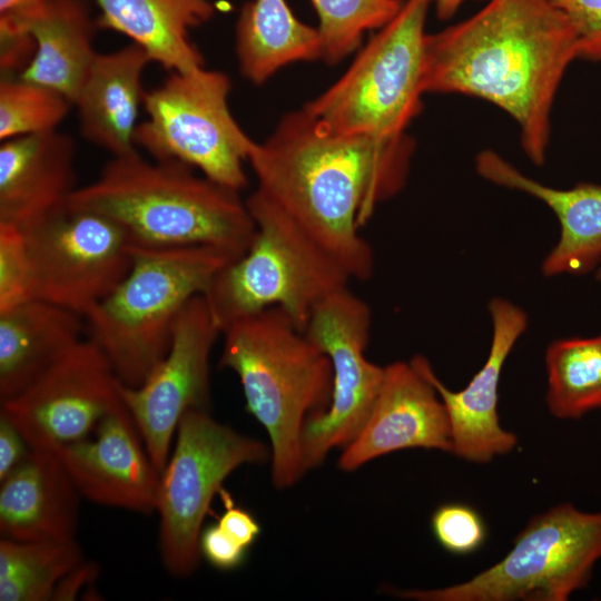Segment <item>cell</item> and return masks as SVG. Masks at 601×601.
<instances>
[{"label":"cell","mask_w":601,"mask_h":601,"mask_svg":"<svg viewBox=\"0 0 601 601\" xmlns=\"http://www.w3.org/2000/svg\"><path fill=\"white\" fill-rule=\"evenodd\" d=\"M248 549L240 545L216 524L203 528L199 536L200 556L220 571H231L239 568Z\"/></svg>","instance_id":"cell-33"},{"label":"cell","mask_w":601,"mask_h":601,"mask_svg":"<svg viewBox=\"0 0 601 601\" xmlns=\"http://www.w3.org/2000/svg\"><path fill=\"white\" fill-rule=\"evenodd\" d=\"M76 147L59 130L0 146V224L19 228L63 208L77 189Z\"/></svg>","instance_id":"cell-18"},{"label":"cell","mask_w":601,"mask_h":601,"mask_svg":"<svg viewBox=\"0 0 601 601\" xmlns=\"http://www.w3.org/2000/svg\"><path fill=\"white\" fill-rule=\"evenodd\" d=\"M601 559V511L570 503L530 520L508 554L462 583L395 594L417 601H564L589 584Z\"/></svg>","instance_id":"cell-8"},{"label":"cell","mask_w":601,"mask_h":601,"mask_svg":"<svg viewBox=\"0 0 601 601\" xmlns=\"http://www.w3.org/2000/svg\"><path fill=\"white\" fill-rule=\"evenodd\" d=\"M492 319V342L487 358L480 371L461 391L449 390L422 355L411 362L437 391L450 423L451 453L474 463H487L511 452L516 435L500 424L499 383L504 362L528 327L523 309L510 300L494 298L489 304Z\"/></svg>","instance_id":"cell-15"},{"label":"cell","mask_w":601,"mask_h":601,"mask_svg":"<svg viewBox=\"0 0 601 601\" xmlns=\"http://www.w3.org/2000/svg\"><path fill=\"white\" fill-rule=\"evenodd\" d=\"M235 51L242 76L262 85L282 68L322 59L317 28L302 22L286 0H252L237 18Z\"/></svg>","instance_id":"cell-25"},{"label":"cell","mask_w":601,"mask_h":601,"mask_svg":"<svg viewBox=\"0 0 601 601\" xmlns=\"http://www.w3.org/2000/svg\"><path fill=\"white\" fill-rule=\"evenodd\" d=\"M475 167L484 179L535 197L556 216L560 236L542 263L543 275H581L598 267L601 262V185L580 183L569 189L550 187L489 149L477 155Z\"/></svg>","instance_id":"cell-19"},{"label":"cell","mask_w":601,"mask_h":601,"mask_svg":"<svg viewBox=\"0 0 601 601\" xmlns=\"http://www.w3.org/2000/svg\"><path fill=\"white\" fill-rule=\"evenodd\" d=\"M98 570L96 563L82 561L60 580L55 590L52 600H73L83 589L82 587L93 582L98 574Z\"/></svg>","instance_id":"cell-36"},{"label":"cell","mask_w":601,"mask_h":601,"mask_svg":"<svg viewBox=\"0 0 601 601\" xmlns=\"http://www.w3.org/2000/svg\"><path fill=\"white\" fill-rule=\"evenodd\" d=\"M81 496L97 504L150 514L160 473L125 406L89 436L55 451Z\"/></svg>","instance_id":"cell-17"},{"label":"cell","mask_w":601,"mask_h":601,"mask_svg":"<svg viewBox=\"0 0 601 601\" xmlns=\"http://www.w3.org/2000/svg\"><path fill=\"white\" fill-rule=\"evenodd\" d=\"M46 0H0V14L14 11Z\"/></svg>","instance_id":"cell-38"},{"label":"cell","mask_w":601,"mask_h":601,"mask_svg":"<svg viewBox=\"0 0 601 601\" xmlns=\"http://www.w3.org/2000/svg\"><path fill=\"white\" fill-rule=\"evenodd\" d=\"M546 404L561 420L601 408V335L554 341L546 349Z\"/></svg>","instance_id":"cell-27"},{"label":"cell","mask_w":601,"mask_h":601,"mask_svg":"<svg viewBox=\"0 0 601 601\" xmlns=\"http://www.w3.org/2000/svg\"><path fill=\"white\" fill-rule=\"evenodd\" d=\"M28 33L35 53L18 76L48 87L71 104L76 100L97 51L93 20L82 0H46L1 13Z\"/></svg>","instance_id":"cell-21"},{"label":"cell","mask_w":601,"mask_h":601,"mask_svg":"<svg viewBox=\"0 0 601 601\" xmlns=\"http://www.w3.org/2000/svg\"><path fill=\"white\" fill-rule=\"evenodd\" d=\"M595 278L598 280H601V262L600 264L598 265V268H597V272H595Z\"/></svg>","instance_id":"cell-39"},{"label":"cell","mask_w":601,"mask_h":601,"mask_svg":"<svg viewBox=\"0 0 601 601\" xmlns=\"http://www.w3.org/2000/svg\"><path fill=\"white\" fill-rule=\"evenodd\" d=\"M434 0H404L331 87L304 108L341 135L391 139L421 110L426 19Z\"/></svg>","instance_id":"cell-7"},{"label":"cell","mask_w":601,"mask_h":601,"mask_svg":"<svg viewBox=\"0 0 601 601\" xmlns=\"http://www.w3.org/2000/svg\"><path fill=\"white\" fill-rule=\"evenodd\" d=\"M20 229L31 298L83 317L131 267L130 238L102 215L65 206Z\"/></svg>","instance_id":"cell-11"},{"label":"cell","mask_w":601,"mask_h":601,"mask_svg":"<svg viewBox=\"0 0 601 601\" xmlns=\"http://www.w3.org/2000/svg\"><path fill=\"white\" fill-rule=\"evenodd\" d=\"M245 201L256 233L246 253L218 272L204 293L213 319L223 333L235 321L276 306L303 331L314 308L352 279L260 191Z\"/></svg>","instance_id":"cell-6"},{"label":"cell","mask_w":601,"mask_h":601,"mask_svg":"<svg viewBox=\"0 0 601 601\" xmlns=\"http://www.w3.org/2000/svg\"><path fill=\"white\" fill-rule=\"evenodd\" d=\"M431 529L437 543L447 552L470 554L484 543L486 526L481 514L462 503L439 506L431 518Z\"/></svg>","instance_id":"cell-30"},{"label":"cell","mask_w":601,"mask_h":601,"mask_svg":"<svg viewBox=\"0 0 601 601\" xmlns=\"http://www.w3.org/2000/svg\"><path fill=\"white\" fill-rule=\"evenodd\" d=\"M270 447L215 420L209 410L187 411L160 473L156 511L162 562L176 577L199 564L204 519L224 481L238 467L270 461Z\"/></svg>","instance_id":"cell-10"},{"label":"cell","mask_w":601,"mask_h":601,"mask_svg":"<svg viewBox=\"0 0 601 601\" xmlns=\"http://www.w3.org/2000/svg\"><path fill=\"white\" fill-rule=\"evenodd\" d=\"M317 18L322 60L336 65L358 49L368 31L378 30L404 0H311Z\"/></svg>","instance_id":"cell-28"},{"label":"cell","mask_w":601,"mask_h":601,"mask_svg":"<svg viewBox=\"0 0 601 601\" xmlns=\"http://www.w3.org/2000/svg\"><path fill=\"white\" fill-rule=\"evenodd\" d=\"M30 451L20 431L0 412V481L20 465Z\"/></svg>","instance_id":"cell-35"},{"label":"cell","mask_w":601,"mask_h":601,"mask_svg":"<svg viewBox=\"0 0 601 601\" xmlns=\"http://www.w3.org/2000/svg\"><path fill=\"white\" fill-rule=\"evenodd\" d=\"M21 229L0 224V312L30 299Z\"/></svg>","instance_id":"cell-31"},{"label":"cell","mask_w":601,"mask_h":601,"mask_svg":"<svg viewBox=\"0 0 601 601\" xmlns=\"http://www.w3.org/2000/svg\"><path fill=\"white\" fill-rule=\"evenodd\" d=\"M85 333L82 315L38 298L0 312V403L27 390Z\"/></svg>","instance_id":"cell-23"},{"label":"cell","mask_w":601,"mask_h":601,"mask_svg":"<svg viewBox=\"0 0 601 601\" xmlns=\"http://www.w3.org/2000/svg\"><path fill=\"white\" fill-rule=\"evenodd\" d=\"M372 311L347 287L334 292L312 312L303 329L329 358L332 398L307 418L302 436L305 467L319 466L334 449H344L365 424L384 378V367L368 361Z\"/></svg>","instance_id":"cell-12"},{"label":"cell","mask_w":601,"mask_h":601,"mask_svg":"<svg viewBox=\"0 0 601 601\" xmlns=\"http://www.w3.org/2000/svg\"><path fill=\"white\" fill-rule=\"evenodd\" d=\"M470 0H434L433 7L440 20L451 19Z\"/></svg>","instance_id":"cell-37"},{"label":"cell","mask_w":601,"mask_h":601,"mask_svg":"<svg viewBox=\"0 0 601 601\" xmlns=\"http://www.w3.org/2000/svg\"><path fill=\"white\" fill-rule=\"evenodd\" d=\"M220 329L203 295L194 297L174 325L169 348L138 386L119 384L120 398L159 473L183 415L209 410L210 355Z\"/></svg>","instance_id":"cell-14"},{"label":"cell","mask_w":601,"mask_h":601,"mask_svg":"<svg viewBox=\"0 0 601 601\" xmlns=\"http://www.w3.org/2000/svg\"><path fill=\"white\" fill-rule=\"evenodd\" d=\"M572 27L578 59L601 63V0H553Z\"/></svg>","instance_id":"cell-32"},{"label":"cell","mask_w":601,"mask_h":601,"mask_svg":"<svg viewBox=\"0 0 601 601\" xmlns=\"http://www.w3.org/2000/svg\"><path fill=\"white\" fill-rule=\"evenodd\" d=\"M85 561L81 548L69 541L0 540V600H52L62 578Z\"/></svg>","instance_id":"cell-26"},{"label":"cell","mask_w":601,"mask_h":601,"mask_svg":"<svg viewBox=\"0 0 601 601\" xmlns=\"http://www.w3.org/2000/svg\"><path fill=\"white\" fill-rule=\"evenodd\" d=\"M240 191L177 160L145 158L137 149L111 156L66 207L102 215L131 243L148 247L203 245L237 259L256 226Z\"/></svg>","instance_id":"cell-3"},{"label":"cell","mask_w":601,"mask_h":601,"mask_svg":"<svg viewBox=\"0 0 601 601\" xmlns=\"http://www.w3.org/2000/svg\"><path fill=\"white\" fill-rule=\"evenodd\" d=\"M406 449L451 452L444 404L411 361L384 366L372 411L355 439L343 449L337 464L343 472H354L377 457Z\"/></svg>","instance_id":"cell-16"},{"label":"cell","mask_w":601,"mask_h":601,"mask_svg":"<svg viewBox=\"0 0 601 601\" xmlns=\"http://www.w3.org/2000/svg\"><path fill=\"white\" fill-rule=\"evenodd\" d=\"M219 493L225 511L219 516L217 524L240 545L249 549L260 535L259 522L250 512L236 506L224 489Z\"/></svg>","instance_id":"cell-34"},{"label":"cell","mask_w":601,"mask_h":601,"mask_svg":"<svg viewBox=\"0 0 601 601\" xmlns=\"http://www.w3.org/2000/svg\"><path fill=\"white\" fill-rule=\"evenodd\" d=\"M73 105L61 93L18 76L0 81L2 141L58 130Z\"/></svg>","instance_id":"cell-29"},{"label":"cell","mask_w":601,"mask_h":601,"mask_svg":"<svg viewBox=\"0 0 601 601\" xmlns=\"http://www.w3.org/2000/svg\"><path fill=\"white\" fill-rule=\"evenodd\" d=\"M221 334L218 365L238 376L246 410L269 439L272 482L288 489L307 472L304 425L332 398L329 358L276 306L235 321Z\"/></svg>","instance_id":"cell-4"},{"label":"cell","mask_w":601,"mask_h":601,"mask_svg":"<svg viewBox=\"0 0 601 601\" xmlns=\"http://www.w3.org/2000/svg\"><path fill=\"white\" fill-rule=\"evenodd\" d=\"M132 263L118 286L85 315L86 334L126 386L140 385L166 355L184 307L204 295L235 260L203 245L148 247L132 244Z\"/></svg>","instance_id":"cell-5"},{"label":"cell","mask_w":601,"mask_h":601,"mask_svg":"<svg viewBox=\"0 0 601 601\" xmlns=\"http://www.w3.org/2000/svg\"><path fill=\"white\" fill-rule=\"evenodd\" d=\"M414 151L406 134L376 139L332 131L304 107L255 141L256 189L327 252L351 279L367 280L374 253L361 235L376 207L404 187Z\"/></svg>","instance_id":"cell-1"},{"label":"cell","mask_w":601,"mask_h":601,"mask_svg":"<svg viewBox=\"0 0 601 601\" xmlns=\"http://www.w3.org/2000/svg\"><path fill=\"white\" fill-rule=\"evenodd\" d=\"M150 62L134 42L98 52L73 101L82 137L111 156L137 149L135 134L146 95L142 75Z\"/></svg>","instance_id":"cell-22"},{"label":"cell","mask_w":601,"mask_h":601,"mask_svg":"<svg viewBox=\"0 0 601 601\" xmlns=\"http://www.w3.org/2000/svg\"><path fill=\"white\" fill-rule=\"evenodd\" d=\"M119 384L106 355L85 337L21 394L2 402L0 412L31 449L56 451L90 436L125 406Z\"/></svg>","instance_id":"cell-13"},{"label":"cell","mask_w":601,"mask_h":601,"mask_svg":"<svg viewBox=\"0 0 601 601\" xmlns=\"http://www.w3.org/2000/svg\"><path fill=\"white\" fill-rule=\"evenodd\" d=\"M229 77L205 67L171 71L146 91V119L138 124L135 145L150 158L184 162L209 179L243 190L245 164L255 144L233 117Z\"/></svg>","instance_id":"cell-9"},{"label":"cell","mask_w":601,"mask_h":601,"mask_svg":"<svg viewBox=\"0 0 601 601\" xmlns=\"http://www.w3.org/2000/svg\"><path fill=\"white\" fill-rule=\"evenodd\" d=\"M0 483L1 538L76 539L81 495L55 451L31 449Z\"/></svg>","instance_id":"cell-20"},{"label":"cell","mask_w":601,"mask_h":601,"mask_svg":"<svg viewBox=\"0 0 601 601\" xmlns=\"http://www.w3.org/2000/svg\"><path fill=\"white\" fill-rule=\"evenodd\" d=\"M578 59L575 37L553 0H487L424 46L425 93L485 100L518 125L526 157L542 166L554 100Z\"/></svg>","instance_id":"cell-2"},{"label":"cell","mask_w":601,"mask_h":601,"mask_svg":"<svg viewBox=\"0 0 601 601\" xmlns=\"http://www.w3.org/2000/svg\"><path fill=\"white\" fill-rule=\"evenodd\" d=\"M98 28L119 32L141 47L162 68L191 71L204 58L190 31L215 14L209 0H93Z\"/></svg>","instance_id":"cell-24"}]
</instances>
